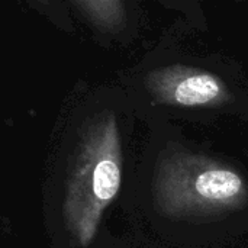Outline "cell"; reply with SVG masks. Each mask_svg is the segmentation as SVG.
Here are the masks:
<instances>
[{
  "instance_id": "1",
  "label": "cell",
  "mask_w": 248,
  "mask_h": 248,
  "mask_svg": "<svg viewBox=\"0 0 248 248\" xmlns=\"http://www.w3.org/2000/svg\"><path fill=\"white\" fill-rule=\"evenodd\" d=\"M122 179V148L112 112L94 116L84 128L65 180L62 217L68 234L89 247L105 209L116 198Z\"/></svg>"
},
{
  "instance_id": "4",
  "label": "cell",
  "mask_w": 248,
  "mask_h": 248,
  "mask_svg": "<svg viewBox=\"0 0 248 248\" xmlns=\"http://www.w3.org/2000/svg\"><path fill=\"white\" fill-rule=\"evenodd\" d=\"M76 10L96 29L118 32L126 19V3L121 0H77L71 3Z\"/></svg>"
},
{
  "instance_id": "2",
  "label": "cell",
  "mask_w": 248,
  "mask_h": 248,
  "mask_svg": "<svg viewBox=\"0 0 248 248\" xmlns=\"http://www.w3.org/2000/svg\"><path fill=\"white\" fill-rule=\"evenodd\" d=\"M154 201L171 218L222 215L247 205L248 185L224 161L185 150L166 151L155 170Z\"/></svg>"
},
{
  "instance_id": "3",
  "label": "cell",
  "mask_w": 248,
  "mask_h": 248,
  "mask_svg": "<svg viewBox=\"0 0 248 248\" xmlns=\"http://www.w3.org/2000/svg\"><path fill=\"white\" fill-rule=\"evenodd\" d=\"M150 94L163 105L179 108H219L232 100V94L217 74L183 64L155 68L145 76Z\"/></svg>"
}]
</instances>
